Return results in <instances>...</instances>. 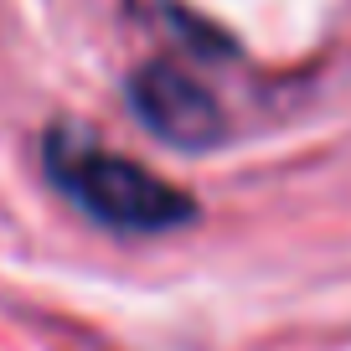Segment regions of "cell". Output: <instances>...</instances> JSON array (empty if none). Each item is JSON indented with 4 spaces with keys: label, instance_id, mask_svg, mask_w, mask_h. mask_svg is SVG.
I'll return each mask as SVG.
<instances>
[{
    "label": "cell",
    "instance_id": "1",
    "mask_svg": "<svg viewBox=\"0 0 351 351\" xmlns=\"http://www.w3.org/2000/svg\"><path fill=\"white\" fill-rule=\"evenodd\" d=\"M47 176L77 202L93 222L119 232H165L176 222H191V197L160 181L155 171L104 150L77 130H47L42 140Z\"/></svg>",
    "mask_w": 351,
    "mask_h": 351
},
{
    "label": "cell",
    "instance_id": "2",
    "mask_svg": "<svg viewBox=\"0 0 351 351\" xmlns=\"http://www.w3.org/2000/svg\"><path fill=\"white\" fill-rule=\"evenodd\" d=\"M130 104L155 140L176 150H207L222 134V109L197 77H186L176 62H145L130 77Z\"/></svg>",
    "mask_w": 351,
    "mask_h": 351
}]
</instances>
